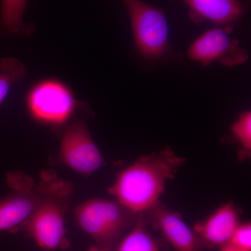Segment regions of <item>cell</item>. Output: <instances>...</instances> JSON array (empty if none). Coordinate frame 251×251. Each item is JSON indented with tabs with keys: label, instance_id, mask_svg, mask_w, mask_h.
I'll return each instance as SVG.
<instances>
[{
	"label": "cell",
	"instance_id": "1",
	"mask_svg": "<svg viewBox=\"0 0 251 251\" xmlns=\"http://www.w3.org/2000/svg\"><path fill=\"white\" fill-rule=\"evenodd\" d=\"M185 163L169 147L140 156L117 174L108 193L130 212L142 215L160 202L167 183Z\"/></svg>",
	"mask_w": 251,
	"mask_h": 251
},
{
	"label": "cell",
	"instance_id": "2",
	"mask_svg": "<svg viewBox=\"0 0 251 251\" xmlns=\"http://www.w3.org/2000/svg\"><path fill=\"white\" fill-rule=\"evenodd\" d=\"M42 198L39 205L21 226L38 247L47 251L69 247L65 214L72 200L74 186L52 171L41 174Z\"/></svg>",
	"mask_w": 251,
	"mask_h": 251
},
{
	"label": "cell",
	"instance_id": "3",
	"mask_svg": "<svg viewBox=\"0 0 251 251\" xmlns=\"http://www.w3.org/2000/svg\"><path fill=\"white\" fill-rule=\"evenodd\" d=\"M74 218L81 229L99 247L115 249L126 231L142 215L126 209L115 200L93 198L74 209Z\"/></svg>",
	"mask_w": 251,
	"mask_h": 251
},
{
	"label": "cell",
	"instance_id": "4",
	"mask_svg": "<svg viewBox=\"0 0 251 251\" xmlns=\"http://www.w3.org/2000/svg\"><path fill=\"white\" fill-rule=\"evenodd\" d=\"M121 1L129 16L135 46L139 53L151 61L169 58L173 51L164 12L143 0Z\"/></svg>",
	"mask_w": 251,
	"mask_h": 251
},
{
	"label": "cell",
	"instance_id": "5",
	"mask_svg": "<svg viewBox=\"0 0 251 251\" xmlns=\"http://www.w3.org/2000/svg\"><path fill=\"white\" fill-rule=\"evenodd\" d=\"M29 115L34 121L58 127L69 121L77 101L71 89L56 79H46L31 87L26 97Z\"/></svg>",
	"mask_w": 251,
	"mask_h": 251
},
{
	"label": "cell",
	"instance_id": "6",
	"mask_svg": "<svg viewBox=\"0 0 251 251\" xmlns=\"http://www.w3.org/2000/svg\"><path fill=\"white\" fill-rule=\"evenodd\" d=\"M6 183L11 188L0 201V232L13 230L22 226L35 211L42 198L40 182L20 172L9 173Z\"/></svg>",
	"mask_w": 251,
	"mask_h": 251
},
{
	"label": "cell",
	"instance_id": "7",
	"mask_svg": "<svg viewBox=\"0 0 251 251\" xmlns=\"http://www.w3.org/2000/svg\"><path fill=\"white\" fill-rule=\"evenodd\" d=\"M58 156L62 164L84 176L93 174L105 165L103 155L83 120L72 122L64 129Z\"/></svg>",
	"mask_w": 251,
	"mask_h": 251
},
{
	"label": "cell",
	"instance_id": "8",
	"mask_svg": "<svg viewBox=\"0 0 251 251\" xmlns=\"http://www.w3.org/2000/svg\"><path fill=\"white\" fill-rule=\"evenodd\" d=\"M232 30L233 27H229L208 29L188 48L186 55L204 67L216 62L226 67L244 64L249 59V52L231 37Z\"/></svg>",
	"mask_w": 251,
	"mask_h": 251
},
{
	"label": "cell",
	"instance_id": "9",
	"mask_svg": "<svg viewBox=\"0 0 251 251\" xmlns=\"http://www.w3.org/2000/svg\"><path fill=\"white\" fill-rule=\"evenodd\" d=\"M147 225L158 229L173 251H204L201 238L184 222L181 214L161 203L144 214Z\"/></svg>",
	"mask_w": 251,
	"mask_h": 251
},
{
	"label": "cell",
	"instance_id": "10",
	"mask_svg": "<svg viewBox=\"0 0 251 251\" xmlns=\"http://www.w3.org/2000/svg\"><path fill=\"white\" fill-rule=\"evenodd\" d=\"M239 213L232 202L226 203L192 227L206 247H223L228 243L240 224Z\"/></svg>",
	"mask_w": 251,
	"mask_h": 251
},
{
	"label": "cell",
	"instance_id": "11",
	"mask_svg": "<svg viewBox=\"0 0 251 251\" xmlns=\"http://www.w3.org/2000/svg\"><path fill=\"white\" fill-rule=\"evenodd\" d=\"M196 22L208 21L221 27H233L247 11L239 0H182Z\"/></svg>",
	"mask_w": 251,
	"mask_h": 251
},
{
	"label": "cell",
	"instance_id": "12",
	"mask_svg": "<svg viewBox=\"0 0 251 251\" xmlns=\"http://www.w3.org/2000/svg\"><path fill=\"white\" fill-rule=\"evenodd\" d=\"M27 0H1L0 32L19 35L30 32V25L24 23Z\"/></svg>",
	"mask_w": 251,
	"mask_h": 251
},
{
	"label": "cell",
	"instance_id": "13",
	"mask_svg": "<svg viewBox=\"0 0 251 251\" xmlns=\"http://www.w3.org/2000/svg\"><path fill=\"white\" fill-rule=\"evenodd\" d=\"M144 214L117 244L115 251H161L159 243L147 227Z\"/></svg>",
	"mask_w": 251,
	"mask_h": 251
},
{
	"label": "cell",
	"instance_id": "14",
	"mask_svg": "<svg viewBox=\"0 0 251 251\" xmlns=\"http://www.w3.org/2000/svg\"><path fill=\"white\" fill-rule=\"evenodd\" d=\"M25 74L24 65L13 57L0 59V106L15 84L22 80Z\"/></svg>",
	"mask_w": 251,
	"mask_h": 251
},
{
	"label": "cell",
	"instance_id": "15",
	"mask_svg": "<svg viewBox=\"0 0 251 251\" xmlns=\"http://www.w3.org/2000/svg\"><path fill=\"white\" fill-rule=\"evenodd\" d=\"M231 133L240 146L243 157L251 153V112L244 111L231 126Z\"/></svg>",
	"mask_w": 251,
	"mask_h": 251
},
{
	"label": "cell",
	"instance_id": "16",
	"mask_svg": "<svg viewBox=\"0 0 251 251\" xmlns=\"http://www.w3.org/2000/svg\"><path fill=\"white\" fill-rule=\"evenodd\" d=\"M227 244L239 251H251V223H240Z\"/></svg>",
	"mask_w": 251,
	"mask_h": 251
},
{
	"label": "cell",
	"instance_id": "17",
	"mask_svg": "<svg viewBox=\"0 0 251 251\" xmlns=\"http://www.w3.org/2000/svg\"><path fill=\"white\" fill-rule=\"evenodd\" d=\"M88 251H115V249L100 247H99V246L94 245V247L90 248Z\"/></svg>",
	"mask_w": 251,
	"mask_h": 251
},
{
	"label": "cell",
	"instance_id": "18",
	"mask_svg": "<svg viewBox=\"0 0 251 251\" xmlns=\"http://www.w3.org/2000/svg\"><path fill=\"white\" fill-rule=\"evenodd\" d=\"M219 251H239L228 244H225V245L219 248Z\"/></svg>",
	"mask_w": 251,
	"mask_h": 251
}]
</instances>
